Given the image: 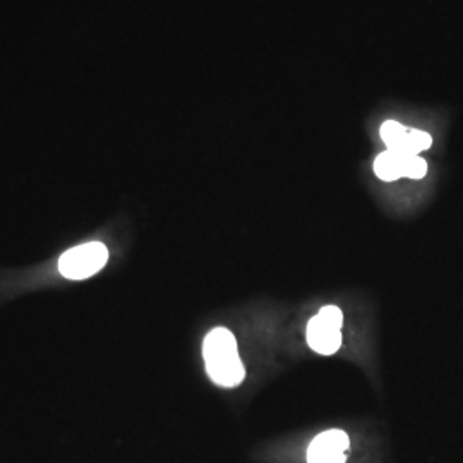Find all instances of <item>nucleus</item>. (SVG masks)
I'll return each mask as SVG.
<instances>
[{
	"label": "nucleus",
	"mask_w": 463,
	"mask_h": 463,
	"mask_svg": "<svg viewBox=\"0 0 463 463\" xmlns=\"http://www.w3.org/2000/svg\"><path fill=\"white\" fill-rule=\"evenodd\" d=\"M203 357L208 376L218 386L235 388L246 378V369L239 357L237 340L227 328H215L206 335Z\"/></svg>",
	"instance_id": "nucleus-1"
},
{
	"label": "nucleus",
	"mask_w": 463,
	"mask_h": 463,
	"mask_svg": "<svg viewBox=\"0 0 463 463\" xmlns=\"http://www.w3.org/2000/svg\"><path fill=\"white\" fill-rule=\"evenodd\" d=\"M344 313L336 306H325L307 325V345L321 355H333L342 347Z\"/></svg>",
	"instance_id": "nucleus-2"
},
{
	"label": "nucleus",
	"mask_w": 463,
	"mask_h": 463,
	"mask_svg": "<svg viewBox=\"0 0 463 463\" xmlns=\"http://www.w3.org/2000/svg\"><path fill=\"white\" fill-rule=\"evenodd\" d=\"M109 261V249L101 242H88L69 249L59 261V271L69 280H84L97 275Z\"/></svg>",
	"instance_id": "nucleus-3"
},
{
	"label": "nucleus",
	"mask_w": 463,
	"mask_h": 463,
	"mask_svg": "<svg viewBox=\"0 0 463 463\" xmlns=\"http://www.w3.org/2000/svg\"><path fill=\"white\" fill-rule=\"evenodd\" d=\"M374 172L384 183H393L402 177L419 181L428 174V162L419 155H403L386 149L376 158Z\"/></svg>",
	"instance_id": "nucleus-4"
},
{
	"label": "nucleus",
	"mask_w": 463,
	"mask_h": 463,
	"mask_svg": "<svg viewBox=\"0 0 463 463\" xmlns=\"http://www.w3.org/2000/svg\"><path fill=\"white\" fill-rule=\"evenodd\" d=\"M380 134L386 148L403 155H419L420 151L430 149L432 145L430 134L417 129H407L395 120L384 122L381 126Z\"/></svg>",
	"instance_id": "nucleus-5"
},
{
	"label": "nucleus",
	"mask_w": 463,
	"mask_h": 463,
	"mask_svg": "<svg viewBox=\"0 0 463 463\" xmlns=\"http://www.w3.org/2000/svg\"><path fill=\"white\" fill-rule=\"evenodd\" d=\"M348 447L350 439L345 430H325L309 445L307 463H345Z\"/></svg>",
	"instance_id": "nucleus-6"
}]
</instances>
